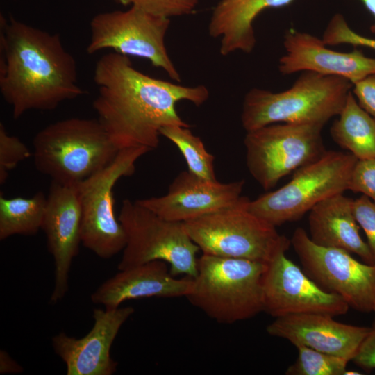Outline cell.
I'll return each instance as SVG.
<instances>
[{
	"instance_id": "obj_25",
	"label": "cell",
	"mask_w": 375,
	"mask_h": 375,
	"mask_svg": "<svg viewBox=\"0 0 375 375\" xmlns=\"http://www.w3.org/2000/svg\"><path fill=\"white\" fill-rule=\"evenodd\" d=\"M298 356L289 366L287 375H344L347 359L324 353L303 345L296 346Z\"/></svg>"
},
{
	"instance_id": "obj_2",
	"label": "cell",
	"mask_w": 375,
	"mask_h": 375,
	"mask_svg": "<svg viewBox=\"0 0 375 375\" xmlns=\"http://www.w3.org/2000/svg\"><path fill=\"white\" fill-rule=\"evenodd\" d=\"M0 92L15 119L31 110H53L86 92L78 84L76 60L59 34L2 15Z\"/></svg>"
},
{
	"instance_id": "obj_32",
	"label": "cell",
	"mask_w": 375,
	"mask_h": 375,
	"mask_svg": "<svg viewBox=\"0 0 375 375\" xmlns=\"http://www.w3.org/2000/svg\"><path fill=\"white\" fill-rule=\"evenodd\" d=\"M351 361L365 371L375 369V322Z\"/></svg>"
},
{
	"instance_id": "obj_21",
	"label": "cell",
	"mask_w": 375,
	"mask_h": 375,
	"mask_svg": "<svg viewBox=\"0 0 375 375\" xmlns=\"http://www.w3.org/2000/svg\"><path fill=\"white\" fill-rule=\"evenodd\" d=\"M294 0H221L215 8L208 25L209 35L221 38L220 54L236 51L251 53L256 39L253 23L264 10L282 8Z\"/></svg>"
},
{
	"instance_id": "obj_35",
	"label": "cell",
	"mask_w": 375,
	"mask_h": 375,
	"mask_svg": "<svg viewBox=\"0 0 375 375\" xmlns=\"http://www.w3.org/2000/svg\"><path fill=\"white\" fill-rule=\"evenodd\" d=\"M351 374H361V373L354 371V370H346L344 375H351Z\"/></svg>"
},
{
	"instance_id": "obj_14",
	"label": "cell",
	"mask_w": 375,
	"mask_h": 375,
	"mask_svg": "<svg viewBox=\"0 0 375 375\" xmlns=\"http://www.w3.org/2000/svg\"><path fill=\"white\" fill-rule=\"evenodd\" d=\"M81 208L75 185L51 181L41 229L55 265L50 301L62 300L69 288V274L81 240Z\"/></svg>"
},
{
	"instance_id": "obj_7",
	"label": "cell",
	"mask_w": 375,
	"mask_h": 375,
	"mask_svg": "<svg viewBox=\"0 0 375 375\" xmlns=\"http://www.w3.org/2000/svg\"><path fill=\"white\" fill-rule=\"evenodd\" d=\"M357 160L349 152L326 151L296 170L283 186L251 200L248 209L274 226L296 221L319 202L348 190Z\"/></svg>"
},
{
	"instance_id": "obj_24",
	"label": "cell",
	"mask_w": 375,
	"mask_h": 375,
	"mask_svg": "<svg viewBox=\"0 0 375 375\" xmlns=\"http://www.w3.org/2000/svg\"><path fill=\"white\" fill-rule=\"evenodd\" d=\"M160 134L177 147L186 161L189 172L207 180L217 181L215 156L206 151L201 138L194 135L190 128L167 126L160 130Z\"/></svg>"
},
{
	"instance_id": "obj_6",
	"label": "cell",
	"mask_w": 375,
	"mask_h": 375,
	"mask_svg": "<svg viewBox=\"0 0 375 375\" xmlns=\"http://www.w3.org/2000/svg\"><path fill=\"white\" fill-rule=\"evenodd\" d=\"M250 201L242 196L233 206L184 222L203 253L269 263L286 252L290 240L252 213L248 209Z\"/></svg>"
},
{
	"instance_id": "obj_20",
	"label": "cell",
	"mask_w": 375,
	"mask_h": 375,
	"mask_svg": "<svg viewBox=\"0 0 375 375\" xmlns=\"http://www.w3.org/2000/svg\"><path fill=\"white\" fill-rule=\"evenodd\" d=\"M353 202L341 193L315 206L309 211V237L317 245L341 249L358 255L366 263L375 264L369 247L360 235Z\"/></svg>"
},
{
	"instance_id": "obj_19",
	"label": "cell",
	"mask_w": 375,
	"mask_h": 375,
	"mask_svg": "<svg viewBox=\"0 0 375 375\" xmlns=\"http://www.w3.org/2000/svg\"><path fill=\"white\" fill-rule=\"evenodd\" d=\"M193 278H175L163 260H153L119 270L101 283L91 294V301L106 309L119 307L123 302L141 297H186Z\"/></svg>"
},
{
	"instance_id": "obj_22",
	"label": "cell",
	"mask_w": 375,
	"mask_h": 375,
	"mask_svg": "<svg viewBox=\"0 0 375 375\" xmlns=\"http://www.w3.org/2000/svg\"><path fill=\"white\" fill-rule=\"evenodd\" d=\"M332 124V139L358 160L375 157V119L362 109L351 91Z\"/></svg>"
},
{
	"instance_id": "obj_34",
	"label": "cell",
	"mask_w": 375,
	"mask_h": 375,
	"mask_svg": "<svg viewBox=\"0 0 375 375\" xmlns=\"http://www.w3.org/2000/svg\"><path fill=\"white\" fill-rule=\"evenodd\" d=\"M364 4L365 8L374 16L375 19V0H360ZM370 31L375 33V22L371 26Z\"/></svg>"
},
{
	"instance_id": "obj_27",
	"label": "cell",
	"mask_w": 375,
	"mask_h": 375,
	"mask_svg": "<svg viewBox=\"0 0 375 375\" xmlns=\"http://www.w3.org/2000/svg\"><path fill=\"white\" fill-rule=\"evenodd\" d=\"M31 156L28 147L17 137L6 131L0 123V184L6 183L9 173L20 162Z\"/></svg>"
},
{
	"instance_id": "obj_1",
	"label": "cell",
	"mask_w": 375,
	"mask_h": 375,
	"mask_svg": "<svg viewBox=\"0 0 375 375\" xmlns=\"http://www.w3.org/2000/svg\"><path fill=\"white\" fill-rule=\"evenodd\" d=\"M94 81L99 92L93 108L119 151L156 149L162 127H190L176 111L178 101L199 106L209 97L205 85L185 86L151 77L135 69L127 56L115 51L97 60Z\"/></svg>"
},
{
	"instance_id": "obj_28",
	"label": "cell",
	"mask_w": 375,
	"mask_h": 375,
	"mask_svg": "<svg viewBox=\"0 0 375 375\" xmlns=\"http://www.w3.org/2000/svg\"><path fill=\"white\" fill-rule=\"evenodd\" d=\"M124 6L138 8L150 14L169 18L191 13L198 0H115Z\"/></svg>"
},
{
	"instance_id": "obj_3",
	"label": "cell",
	"mask_w": 375,
	"mask_h": 375,
	"mask_svg": "<svg viewBox=\"0 0 375 375\" xmlns=\"http://www.w3.org/2000/svg\"><path fill=\"white\" fill-rule=\"evenodd\" d=\"M353 85L344 78L302 72L286 90L252 88L243 100L242 127L248 132L276 123L324 126L340 114Z\"/></svg>"
},
{
	"instance_id": "obj_17",
	"label": "cell",
	"mask_w": 375,
	"mask_h": 375,
	"mask_svg": "<svg viewBox=\"0 0 375 375\" xmlns=\"http://www.w3.org/2000/svg\"><path fill=\"white\" fill-rule=\"evenodd\" d=\"M283 46L285 53L280 58L278 66L283 75L312 72L344 78L354 84L375 74V58L366 56L356 48L350 52L332 50L322 39L308 33L288 30Z\"/></svg>"
},
{
	"instance_id": "obj_8",
	"label": "cell",
	"mask_w": 375,
	"mask_h": 375,
	"mask_svg": "<svg viewBox=\"0 0 375 375\" xmlns=\"http://www.w3.org/2000/svg\"><path fill=\"white\" fill-rule=\"evenodd\" d=\"M118 219L126 239L118 270L159 260L169 264L174 276H196L200 249L184 222L165 219L128 199L122 201Z\"/></svg>"
},
{
	"instance_id": "obj_15",
	"label": "cell",
	"mask_w": 375,
	"mask_h": 375,
	"mask_svg": "<svg viewBox=\"0 0 375 375\" xmlns=\"http://www.w3.org/2000/svg\"><path fill=\"white\" fill-rule=\"evenodd\" d=\"M244 183H223L184 170L172 181L166 194L136 201L165 219L185 222L235 205L242 197Z\"/></svg>"
},
{
	"instance_id": "obj_36",
	"label": "cell",
	"mask_w": 375,
	"mask_h": 375,
	"mask_svg": "<svg viewBox=\"0 0 375 375\" xmlns=\"http://www.w3.org/2000/svg\"><path fill=\"white\" fill-rule=\"evenodd\" d=\"M374 313H375V307H374V311H373Z\"/></svg>"
},
{
	"instance_id": "obj_9",
	"label": "cell",
	"mask_w": 375,
	"mask_h": 375,
	"mask_svg": "<svg viewBox=\"0 0 375 375\" xmlns=\"http://www.w3.org/2000/svg\"><path fill=\"white\" fill-rule=\"evenodd\" d=\"M323 127L276 123L247 132L244 144L249 173L265 190L273 188L282 178L324 153Z\"/></svg>"
},
{
	"instance_id": "obj_10",
	"label": "cell",
	"mask_w": 375,
	"mask_h": 375,
	"mask_svg": "<svg viewBox=\"0 0 375 375\" xmlns=\"http://www.w3.org/2000/svg\"><path fill=\"white\" fill-rule=\"evenodd\" d=\"M149 151L144 147L122 149L109 165L75 185L81 208V243L99 258H110L125 247L112 189L120 178L134 173L135 162Z\"/></svg>"
},
{
	"instance_id": "obj_23",
	"label": "cell",
	"mask_w": 375,
	"mask_h": 375,
	"mask_svg": "<svg viewBox=\"0 0 375 375\" xmlns=\"http://www.w3.org/2000/svg\"><path fill=\"white\" fill-rule=\"evenodd\" d=\"M47 204L42 192L30 198H6L0 194V240L12 235H33L41 229Z\"/></svg>"
},
{
	"instance_id": "obj_4",
	"label": "cell",
	"mask_w": 375,
	"mask_h": 375,
	"mask_svg": "<svg viewBox=\"0 0 375 375\" xmlns=\"http://www.w3.org/2000/svg\"><path fill=\"white\" fill-rule=\"evenodd\" d=\"M33 160L52 181L75 185L109 165L119 151L98 119L51 124L33 139Z\"/></svg>"
},
{
	"instance_id": "obj_12",
	"label": "cell",
	"mask_w": 375,
	"mask_h": 375,
	"mask_svg": "<svg viewBox=\"0 0 375 375\" xmlns=\"http://www.w3.org/2000/svg\"><path fill=\"white\" fill-rule=\"evenodd\" d=\"M290 241L306 273L319 286L358 311H374L375 264L361 262L341 249L317 245L302 228L294 231Z\"/></svg>"
},
{
	"instance_id": "obj_13",
	"label": "cell",
	"mask_w": 375,
	"mask_h": 375,
	"mask_svg": "<svg viewBox=\"0 0 375 375\" xmlns=\"http://www.w3.org/2000/svg\"><path fill=\"white\" fill-rule=\"evenodd\" d=\"M263 311L272 317L307 313L345 314L349 306L305 274L282 252L267 263L263 282Z\"/></svg>"
},
{
	"instance_id": "obj_11",
	"label": "cell",
	"mask_w": 375,
	"mask_h": 375,
	"mask_svg": "<svg viewBox=\"0 0 375 375\" xmlns=\"http://www.w3.org/2000/svg\"><path fill=\"white\" fill-rule=\"evenodd\" d=\"M169 24V18L134 6L124 11L98 13L90 22V38L86 52L92 55L110 49L124 56L144 58L179 82L181 75L165 46Z\"/></svg>"
},
{
	"instance_id": "obj_16",
	"label": "cell",
	"mask_w": 375,
	"mask_h": 375,
	"mask_svg": "<svg viewBox=\"0 0 375 375\" xmlns=\"http://www.w3.org/2000/svg\"><path fill=\"white\" fill-rule=\"evenodd\" d=\"M132 307L95 308L94 324L84 337L75 338L59 333L52 338L56 353L66 366L67 375H112L117 362L110 348L121 327L134 312Z\"/></svg>"
},
{
	"instance_id": "obj_5",
	"label": "cell",
	"mask_w": 375,
	"mask_h": 375,
	"mask_svg": "<svg viewBox=\"0 0 375 375\" xmlns=\"http://www.w3.org/2000/svg\"><path fill=\"white\" fill-rule=\"evenodd\" d=\"M267 263L203 253L186 296L219 323L233 324L263 311V277Z\"/></svg>"
},
{
	"instance_id": "obj_26",
	"label": "cell",
	"mask_w": 375,
	"mask_h": 375,
	"mask_svg": "<svg viewBox=\"0 0 375 375\" xmlns=\"http://www.w3.org/2000/svg\"><path fill=\"white\" fill-rule=\"evenodd\" d=\"M322 40L327 46L348 44L355 47H364L375 50V39L355 32L340 13L335 14L330 19Z\"/></svg>"
},
{
	"instance_id": "obj_33",
	"label": "cell",
	"mask_w": 375,
	"mask_h": 375,
	"mask_svg": "<svg viewBox=\"0 0 375 375\" xmlns=\"http://www.w3.org/2000/svg\"><path fill=\"white\" fill-rule=\"evenodd\" d=\"M23 371V368L4 350L0 351V373L18 374Z\"/></svg>"
},
{
	"instance_id": "obj_30",
	"label": "cell",
	"mask_w": 375,
	"mask_h": 375,
	"mask_svg": "<svg viewBox=\"0 0 375 375\" xmlns=\"http://www.w3.org/2000/svg\"><path fill=\"white\" fill-rule=\"evenodd\" d=\"M355 218L367 238V244L375 257V202L365 195L353 199Z\"/></svg>"
},
{
	"instance_id": "obj_29",
	"label": "cell",
	"mask_w": 375,
	"mask_h": 375,
	"mask_svg": "<svg viewBox=\"0 0 375 375\" xmlns=\"http://www.w3.org/2000/svg\"><path fill=\"white\" fill-rule=\"evenodd\" d=\"M348 190L360 192L375 202V157L357 160L351 172Z\"/></svg>"
},
{
	"instance_id": "obj_18",
	"label": "cell",
	"mask_w": 375,
	"mask_h": 375,
	"mask_svg": "<svg viewBox=\"0 0 375 375\" xmlns=\"http://www.w3.org/2000/svg\"><path fill=\"white\" fill-rule=\"evenodd\" d=\"M333 316L318 313L276 317L266 328L272 336L293 345H303L351 361L372 327L340 323Z\"/></svg>"
},
{
	"instance_id": "obj_31",
	"label": "cell",
	"mask_w": 375,
	"mask_h": 375,
	"mask_svg": "<svg viewBox=\"0 0 375 375\" xmlns=\"http://www.w3.org/2000/svg\"><path fill=\"white\" fill-rule=\"evenodd\" d=\"M353 94L360 106L375 119V74L354 83Z\"/></svg>"
}]
</instances>
